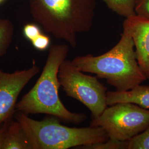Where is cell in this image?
<instances>
[{"label": "cell", "instance_id": "cell-1", "mask_svg": "<svg viewBox=\"0 0 149 149\" xmlns=\"http://www.w3.org/2000/svg\"><path fill=\"white\" fill-rule=\"evenodd\" d=\"M72 62L81 71L105 79L117 91L130 90L147 80L139 66L133 39L124 22L120 39L111 50L98 56H78Z\"/></svg>", "mask_w": 149, "mask_h": 149}, {"label": "cell", "instance_id": "cell-2", "mask_svg": "<svg viewBox=\"0 0 149 149\" xmlns=\"http://www.w3.org/2000/svg\"><path fill=\"white\" fill-rule=\"evenodd\" d=\"M69 50L66 44H54L50 47L42 74L31 90L17 103L16 112L27 115L46 114L74 124L85 121L86 114L70 111L59 97V68L66 59Z\"/></svg>", "mask_w": 149, "mask_h": 149}, {"label": "cell", "instance_id": "cell-3", "mask_svg": "<svg viewBox=\"0 0 149 149\" xmlns=\"http://www.w3.org/2000/svg\"><path fill=\"white\" fill-rule=\"evenodd\" d=\"M33 19L45 32L76 48L77 36L91 29L95 0H29Z\"/></svg>", "mask_w": 149, "mask_h": 149}, {"label": "cell", "instance_id": "cell-4", "mask_svg": "<svg viewBox=\"0 0 149 149\" xmlns=\"http://www.w3.org/2000/svg\"><path fill=\"white\" fill-rule=\"evenodd\" d=\"M15 118L21 124L32 149H68L104 143L109 139L100 127L71 128L60 124L58 118L37 120L22 112Z\"/></svg>", "mask_w": 149, "mask_h": 149}, {"label": "cell", "instance_id": "cell-5", "mask_svg": "<svg viewBox=\"0 0 149 149\" xmlns=\"http://www.w3.org/2000/svg\"><path fill=\"white\" fill-rule=\"evenodd\" d=\"M91 127L103 128L109 139L126 141L149 127V109L129 102L114 104L97 118L93 119Z\"/></svg>", "mask_w": 149, "mask_h": 149}, {"label": "cell", "instance_id": "cell-6", "mask_svg": "<svg viewBox=\"0 0 149 149\" xmlns=\"http://www.w3.org/2000/svg\"><path fill=\"white\" fill-rule=\"evenodd\" d=\"M58 77L66 95L85 106L90 111L93 119L99 117L108 107L106 87L97 77L84 74L72 61L65 59L62 63Z\"/></svg>", "mask_w": 149, "mask_h": 149}, {"label": "cell", "instance_id": "cell-7", "mask_svg": "<svg viewBox=\"0 0 149 149\" xmlns=\"http://www.w3.org/2000/svg\"><path fill=\"white\" fill-rule=\"evenodd\" d=\"M40 72L34 61L28 69L8 73L0 69V125L14 116L17 101L28 83Z\"/></svg>", "mask_w": 149, "mask_h": 149}, {"label": "cell", "instance_id": "cell-8", "mask_svg": "<svg viewBox=\"0 0 149 149\" xmlns=\"http://www.w3.org/2000/svg\"><path fill=\"white\" fill-rule=\"evenodd\" d=\"M124 22L133 39L139 66L149 80V19L136 15L126 18Z\"/></svg>", "mask_w": 149, "mask_h": 149}, {"label": "cell", "instance_id": "cell-9", "mask_svg": "<svg viewBox=\"0 0 149 149\" xmlns=\"http://www.w3.org/2000/svg\"><path fill=\"white\" fill-rule=\"evenodd\" d=\"M120 102L132 103L145 109H149V86L140 84L127 91L107 92L108 106Z\"/></svg>", "mask_w": 149, "mask_h": 149}, {"label": "cell", "instance_id": "cell-10", "mask_svg": "<svg viewBox=\"0 0 149 149\" xmlns=\"http://www.w3.org/2000/svg\"><path fill=\"white\" fill-rule=\"evenodd\" d=\"M2 149H32L21 124L13 118L7 128Z\"/></svg>", "mask_w": 149, "mask_h": 149}, {"label": "cell", "instance_id": "cell-11", "mask_svg": "<svg viewBox=\"0 0 149 149\" xmlns=\"http://www.w3.org/2000/svg\"><path fill=\"white\" fill-rule=\"evenodd\" d=\"M108 8L126 18L136 15V0H103Z\"/></svg>", "mask_w": 149, "mask_h": 149}, {"label": "cell", "instance_id": "cell-12", "mask_svg": "<svg viewBox=\"0 0 149 149\" xmlns=\"http://www.w3.org/2000/svg\"><path fill=\"white\" fill-rule=\"evenodd\" d=\"M14 33V27L11 21L0 18V58L7 52Z\"/></svg>", "mask_w": 149, "mask_h": 149}, {"label": "cell", "instance_id": "cell-13", "mask_svg": "<svg viewBox=\"0 0 149 149\" xmlns=\"http://www.w3.org/2000/svg\"><path fill=\"white\" fill-rule=\"evenodd\" d=\"M127 149H149V127L129 140Z\"/></svg>", "mask_w": 149, "mask_h": 149}, {"label": "cell", "instance_id": "cell-14", "mask_svg": "<svg viewBox=\"0 0 149 149\" xmlns=\"http://www.w3.org/2000/svg\"><path fill=\"white\" fill-rule=\"evenodd\" d=\"M128 141H121L109 139L104 143L92 144L81 147L80 149H127Z\"/></svg>", "mask_w": 149, "mask_h": 149}, {"label": "cell", "instance_id": "cell-15", "mask_svg": "<svg viewBox=\"0 0 149 149\" xmlns=\"http://www.w3.org/2000/svg\"><path fill=\"white\" fill-rule=\"evenodd\" d=\"M41 33H42L40 27L36 24L28 23L23 27V34L24 37L31 42Z\"/></svg>", "mask_w": 149, "mask_h": 149}, {"label": "cell", "instance_id": "cell-16", "mask_svg": "<svg viewBox=\"0 0 149 149\" xmlns=\"http://www.w3.org/2000/svg\"><path fill=\"white\" fill-rule=\"evenodd\" d=\"M50 38L43 33H41L32 42L34 48L40 51H43L48 49L50 45Z\"/></svg>", "mask_w": 149, "mask_h": 149}, {"label": "cell", "instance_id": "cell-17", "mask_svg": "<svg viewBox=\"0 0 149 149\" xmlns=\"http://www.w3.org/2000/svg\"><path fill=\"white\" fill-rule=\"evenodd\" d=\"M135 12L137 16L149 19V0H136Z\"/></svg>", "mask_w": 149, "mask_h": 149}, {"label": "cell", "instance_id": "cell-18", "mask_svg": "<svg viewBox=\"0 0 149 149\" xmlns=\"http://www.w3.org/2000/svg\"><path fill=\"white\" fill-rule=\"evenodd\" d=\"M12 118L7 119L0 125V149H2V146L3 145V143L5 139L6 134L7 130V128L8 127L10 122Z\"/></svg>", "mask_w": 149, "mask_h": 149}, {"label": "cell", "instance_id": "cell-19", "mask_svg": "<svg viewBox=\"0 0 149 149\" xmlns=\"http://www.w3.org/2000/svg\"><path fill=\"white\" fill-rule=\"evenodd\" d=\"M3 1H4V0H0V3H1Z\"/></svg>", "mask_w": 149, "mask_h": 149}]
</instances>
